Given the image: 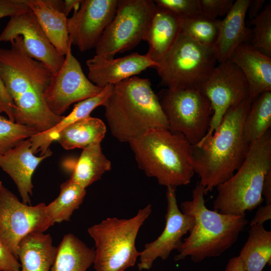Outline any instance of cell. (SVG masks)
Returning <instances> with one entry per match:
<instances>
[{"mask_svg":"<svg viewBox=\"0 0 271 271\" xmlns=\"http://www.w3.org/2000/svg\"><path fill=\"white\" fill-rule=\"evenodd\" d=\"M271 218V204L259 206L255 215L250 223V227L259 224H264Z\"/></svg>","mask_w":271,"mask_h":271,"instance_id":"74e56055","label":"cell"},{"mask_svg":"<svg viewBox=\"0 0 271 271\" xmlns=\"http://www.w3.org/2000/svg\"><path fill=\"white\" fill-rule=\"evenodd\" d=\"M157 6L185 18L201 13L198 0H155Z\"/></svg>","mask_w":271,"mask_h":271,"instance_id":"e575fe53","label":"cell"},{"mask_svg":"<svg viewBox=\"0 0 271 271\" xmlns=\"http://www.w3.org/2000/svg\"><path fill=\"white\" fill-rule=\"evenodd\" d=\"M118 0H81L67 19L69 39L81 52L95 48L116 13Z\"/></svg>","mask_w":271,"mask_h":271,"instance_id":"5bb4252c","label":"cell"},{"mask_svg":"<svg viewBox=\"0 0 271 271\" xmlns=\"http://www.w3.org/2000/svg\"><path fill=\"white\" fill-rule=\"evenodd\" d=\"M81 0H65L64 1L63 13L67 16L72 9L77 10L80 5Z\"/></svg>","mask_w":271,"mask_h":271,"instance_id":"b9f144b4","label":"cell"},{"mask_svg":"<svg viewBox=\"0 0 271 271\" xmlns=\"http://www.w3.org/2000/svg\"><path fill=\"white\" fill-rule=\"evenodd\" d=\"M95 250L72 233L64 236L50 271H86L93 263Z\"/></svg>","mask_w":271,"mask_h":271,"instance_id":"d4e9b609","label":"cell"},{"mask_svg":"<svg viewBox=\"0 0 271 271\" xmlns=\"http://www.w3.org/2000/svg\"><path fill=\"white\" fill-rule=\"evenodd\" d=\"M217 62L214 47L203 45L181 33L155 68L168 88H199Z\"/></svg>","mask_w":271,"mask_h":271,"instance_id":"ba28073f","label":"cell"},{"mask_svg":"<svg viewBox=\"0 0 271 271\" xmlns=\"http://www.w3.org/2000/svg\"><path fill=\"white\" fill-rule=\"evenodd\" d=\"M37 133L34 128L13 122L0 114V155Z\"/></svg>","mask_w":271,"mask_h":271,"instance_id":"d6a6232c","label":"cell"},{"mask_svg":"<svg viewBox=\"0 0 271 271\" xmlns=\"http://www.w3.org/2000/svg\"><path fill=\"white\" fill-rule=\"evenodd\" d=\"M229 60L239 67L245 77L251 102L261 94L271 91V57L249 43H244L236 48Z\"/></svg>","mask_w":271,"mask_h":271,"instance_id":"d6986e66","label":"cell"},{"mask_svg":"<svg viewBox=\"0 0 271 271\" xmlns=\"http://www.w3.org/2000/svg\"><path fill=\"white\" fill-rule=\"evenodd\" d=\"M238 256L245 271H262L267 264L270 265L271 231L266 230L263 224L251 226Z\"/></svg>","mask_w":271,"mask_h":271,"instance_id":"4316f807","label":"cell"},{"mask_svg":"<svg viewBox=\"0 0 271 271\" xmlns=\"http://www.w3.org/2000/svg\"><path fill=\"white\" fill-rule=\"evenodd\" d=\"M271 169V133L268 130L251 143L244 162L227 181L219 185L213 210L222 214L245 216L262 203L264 176Z\"/></svg>","mask_w":271,"mask_h":271,"instance_id":"8992f818","label":"cell"},{"mask_svg":"<svg viewBox=\"0 0 271 271\" xmlns=\"http://www.w3.org/2000/svg\"><path fill=\"white\" fill-rule=\"evenodd\" d=\"M221 21L201 13L182 18L181 33L203 45L214 47L218 37Z\"/></svg>","mask_w":271,"mask_h":271,"instance_id":"4dcf8cb0","label":"cell"},{"mask_svg":"<svg viewBox=\"0 0 271 271\" xmlns=\"http://www.w3.org/2000/svg\"><path fill=\"white\" fill-rule=\"evenodd\" d=\"M29 11H32L28 0H0V19ZM13 106V101L0 80V113L10 115Z\"/></svg>","mask_w":271,"mask_h":271,"instance_id":"836d02e7","label":"cell"},{"mask_svg":"<svg viewBox=\"0 0 271 271\" xmlns=\"http://www.w3.org/2000/svg\"><path fill=\"white\" fill-rule=\"evenodd\" d=\"M167 188L165 226L160 236L154 241L146 244L144 249L140 252V262L138 264L140 270L150 269L158 258L167 259L173 250H177L182 243L183 237L189 232L194 224L193 217L180 210L176 188Z\"/></svg>","mask_w":271,"mask_h":271,"instance_id":"2e32d148","label":"cell"},{"mask_svg":"<svg viewBox=\"0 0 271 271\" xmlns=\"http://www.w3.org/2000/svg\"><path fill=\"white\" fill-rule=\"evenodd\" d=\"M20 269L18 259L0 241V271H20Z\"/></svg>","mask_w":271,"mask_h":271,"instance_id":"8d00e7d4","label":"cell"},{"mask_svg":"<svg viewBox=\"0 0 271 271\" xmlns=\"http://www.w3.org/2000/svg\"><path fill=\"white\" fill-rule=\"evenodd\" d=\"M86 65L88 78L95 85L103 88L136 76L148 68H156L158 63L147 54L134 52L111 59L95 55L86 61Z\"/></svg>","mask_w":271,"mask_h":271,"instance_id":"e0dca14e","label":"cell"},{"mask_svg":"<svg viewBox=\"0 0 271 271\" xmlns=\"http://www.w3.org/2000/svg\"><path fill=\"white\" fill-rule=\"evenodd\" d=\"M82 149L70 179L86 189L110 170L111 166L102 152L100 143L91 144Z\"/></svg>","mask_w":271,"mask_h":271,"instance_id":"83f0119b","label":"cell"},{"mask_svg":"<svg viewBox=\"0 0 271 271\" xmlns=\"http://www.w3.org/2000/svg\"><path fill=\"white\" fill-rule=\"evenodd\" d=\"M86 193V189L70 179L62 183L59 195L46 207L52 222L69 221L73 212L82 203Z\"/></svg>","mask_w":271,"mask_h":271,"instance_id":"f546056e","label":"cell"},{"mask_svg":"<svg viewBox=\"0 0 271 271\" xmlns=\"http://www.w3.org/2000/svg\"><path fill=\"white\" fill-rule=\"evenodd\" d=\"M249 0H236L221 21L217 40L214 45L217 62L229 59L236 48L242 43H249L251 29L245 25V16Z\"/></svg>","mask_w":271,"mask_h":271,"instance_id":"ffe728a7","label":"cell"},{"mask_svg":"<svg viewBox=\"0 0 271 271\" xmlns=\"http://www.w3.org/2000/svg\"><path fill=\"white\" fill-rule=\"evenodd\" d=\"M156 8L152 0H118L115 15L95 48L96 55L111 59L144 40Z\"/></svg>","mask_w":271,"mask_h":271,"instance_id":"9c48e42d","label":"cell"},{"mask_svg":"<svg viewBox=\"0 0 271 271\" xmlns=\"http://www.w3.org/2000/svg\"><path fill=\"white\" fill-rule=\"evenodd\" d=\"M262 195L265 204H271V169L267 171L264 176Z\"/></svg>","mask_w":271,"mask_h":271,"instance_id":"ab89813d","label":"cell"},{"mask_svg":"<svg viewBox=\"0 0 271 271\" xmlns=\"http://www.w3.org/2000/svg\"><path fill=\"white\" fill-rule=\"evenodd\" d=\"M251 103L248 98L230 108L214 133L192 147L194 171L206 194L228 180L245 159L250 145L243 125Z\"/></svg>","mask_w":271,"mask_h":271,"instance_id":"7a4b0ae2","label":"cell"},{"mask_svg":"<svg viewBox=\"0 0 271 271\" xmlns=\"http://www.w3.org/2000/svg\"><path fill=\"white\" fill-rule=\"evenodd\" d=\"M104 106L111 132L120 142L128 143L153 128L169 129L149 79L134 76L113 85Z\"/></svg>","mask_w":271,"mask_h":271,"instance_id":"3957f363","label":"cell"},{"mask_svg":"<svg viewBox=\"0 0 271 271\" xmlns=\"http://www.w3.org/2000/svg\"><path fill=\"white\" fill-rule=\"evenodd\" d=\"M224 271H245L243 262L239 256L231 258L228 260Z\"/></svg>","mask_w":271,"mask_h":271,"instance_id":"60d3db41","label":"cell"},{"mask_svg":"<svg viewBox=\"0 0 271 271\" xmlns=\"http://www.w3.org/2000/svg\"><path fill=\"white\" fill-rule=\"evenodd\" d=\"M199 89L210 101L213 111L208 130L203 138L212 135L218 129L230 108L249 98L246 78L230 60L216 65Z\"/></svg>","mask_w":271,"mask_h":271,"instance_id":"7c38bea8","label":"cell"},{"mask_svg":"<svg viewBox=\"0 0 271 271\" xmlns=\"http://www.w3.org/2000/svg\"><path fill=\"white\" fill-rule=\"evenodd\" d=\"M200 13L212 19L225 16L234 3L233 0H198Z\"/></svg>","mask_w":271,"mask_h":271,"instance_id":"d590c367","label":"cell"},{"mask_svg":"<svg viewBox=\"0 0 271 271\" xmlns=\"http://www.w3.org/2000/svg\"><path fill=\"white\" fill-rule=\"evenodd\" d=\"M151 212L149 204L131 218H107L88 229L95 243V271H124L135 264L140 256L136 238Z\"/></svg>","mask_w":271,"mask_h":271,"instance_id":"52a82bcc","label":"cell"},{"mask_svg":"<svg viewBox=\"0 0 271 271\" xmlns=\"http://www.w3.org/2000/svg\"><path fill=\"white\" fill-rule=\"evenodd\" d=\"M265 3V0H249L246 14L250 20L256 18L262 10Z\"/></svg>","mask_w":271,"mask_h":271,"instance_id":"f35d334b","label":"cell"},{"mask_svg":"<svg viewBox=\"0 0 271 271\" xmlns=\"http://www.w3.org/2000/svg\"><path fill=\"white\" fill-rule=\"evenodd\" d=\"M21 36L24 48L33 59L42 63L56 74L65 59L50 42L32 11L26 12L10 17L0 34V43L11 42Z\"/></svg>","mask_w":271,"mask_h":271,"instance_id":"9a60e30c","label":"cell"},{"mask_svg":"<svg viewBox=\"0 0 271 271\" xmlns=\"http://www.w3.org/2000/svg\"><path fill=\"white\" fill-rule=\"evenodd\" d=\"M250 45L263 54L271 57V5L267 4L254 19L249 21Z\"/></svg>","mask_w":271,"mask_h":271,"instance_id":"1f68e13d","label":"cell"},{"mask_svg":"<svg viewBox=\"0 0 271 271\" xmlns=\"http://www.w3.org/2000/svg\"><path fill=\"white\" fill-rule=\"evenodd\" d=\"M106 129L100 119L90 115L75 121L61 130L56 140L66 150L86 147L101 143Z\"/></svg>","mask_w":271,"mask_h":271,"instance_id":"484cf974","label":"cell"},{"mask_svg":"<svg viewBox=\"0 0 271 271\" xmlns=\"http://www.w3.org/2000/svg\"><path fill=\"white\" fill-rule=\"evenodd\" d=\"M169 129L182 133L192 145L206 135L213 113L210 101L199 88H164L157 94Z\"/></svg>","mask_w":271,"mask_h":271,"instance_id":"30bf717a","label":"cell"},{"mask_svg":"<svg viewBox=\"0 0 271 271\" xmlns=\"http://www.w3.org/2000/svg\"><path fill=\"white\" fill-rule=\"evenodd\" d=\"M270 126L271 91H266L251 103L243 125L245 141L250 145L262 137Z\"/></svg>","mask_w":271,"mask_h":271,"instance_id":"f1b7e54d","label":"cell"},{"mask_svg":"<svg viewBox=\"0 0 271 271\" xmlns=\"http://www.w3.org/2000/svg\"><path fill=\"white\" fill-rule=\"evenodd\" d=\"M57 250L49 234L38 231L28 234L18 245L20 271H50Z\"/></svg>","mask_w":271,"mask_h":271,"instance_id":"7402d4cb","label":"cell"},{"mask_svg":"<svg viewBox=\"0 0 271 271\" xmlns=\"http://www.w3.org/2000/svg\"><path fill=\"white\" fill-rule=\"evenodd\" d=\"M52 154L49 149L44 155L35 156L31 150L29 138L0 155V167L15 182L24 204H31L30 196L32 195L33 173L41 161Z\"/></svg>","mask_w":271,"mask_h":271,"instance_id":"ac0fdd59","label":"cell"},{"mask_svg":"<svg viewBox=\"0 0 271 271\" xmlns=\"http://www.w3.org/2000/svg\"><path fill=\"white\" fill-rule=\"evenodd\" d=\"M128 143L139 168L160 185L176 188L190 183L192 145L182 133L153 128Z\"/></svg>","mask_w":271,"mask_h":271,"instance_id":"5b68a950","label":"cell"},{"mask_svg":"<svg viewBox=\"0 0 271 271\" xmlns=\"http://www.w3.org/2000/svg\"><path fill=\"white\" fill-rule=\"evenodd\" d=\"M113 85L105 86L97 95L82 100L76 103L72 111L54 127L29 138L31 143V150L36 154L40 152V156L45 154L51 143L56 140L59 133L67 125L90 115L97 107L104 106L112 91Z\"/></svg>","mask_w":271,"mask_h":271,"instance_id":"603a6c76","label":"cell"},{"mask_svg":"<svg viewBox=\"0 0 271 271\" xmlns=\"http://www.w3.org/2000/svg\"><path fill=\"white\" fill-rule=\"evenodd\" d=\"M11 44L10 49L0 47V80L13 101L14 121L38 132L45 131L57 119L44 96L52 73L28 55L21 36Z\"/></svg>","mask_w":271,"mask_h":271,"instance_id":"6da1fadb","label":"cell"},{"mask_svg":"<svg viewBox=\"0 0 271 271\" xmlns=\"http://www.w3.org/2000/svg\"><path fill=\"white\" fill-rule=\"evenodd\" d=\"M40 203L31 206L21 202L0 181V241L18 258L20 240L28 234L43 232L54 225Z\"/></svg>","mask_w":271,"mask_h":271,"instance_id":"8fae6325","label":"cell"},{"mask_svg":"<svg viewBox=\"0 0 271 271\" xmlns=\"http://www.w3.org/2000/svg\"><path fill=\"white\" fill-rule=\"evenodd\" d=\"M205 191L199 182L192 190V199L183 202L181 211L194 218L189 235L177 249L174 260L190 257L195 262L217 257L237 241L248 221L243 216L219 213L209 209L205 203Z\"/></svg>","mask_w":271,"mask_h":271,"instance_id":"277c9868","label":"cell"},{"mask_svg":"<svg viewBox=\"0 0 271 271\" xmlns=\"http://www.w3.org/2000/svg\"><path fill=\"white\" fill-rule=\"evenodd\" d=\"M182 18L169 10L157 6L144 40L149 44L146 54L158 63L170 51L181 33Z\"/></svg>","mask_w":271,"mask_h":271,"instance_id":"44dd1931","label":"cell"},{"mask_svg":"<svg viewBox=\"0 0 271 271\" xmlns=\"http://www.w3.org/2000/svg\"><path fill=\"white\" fill-rule=\"evenodd\" d=\"M69 40L64 61L46 87L44 96L50 110L55 114H62L75 102L98 94L103 89L85 76L81 65L73 56Z\"/></svg>","mask_w":271,"mask_h":271,"instance_id":"4fadbf2b","label":"cell"},{"mask_svg":"<svg viewBox=\"0 0 271 271\" xmlns=\"http://www.w3.org/2000/svg\"><path fill=\"white\" fill-rule=\"evenodd\" d=\"M28 5L50 42L61 55L65 56L69 42L67 16L45 0H28Z\"/></svg>","mask_w":271,"mask_h":271,"instance_id":"cb8c5ba5","label":"cell"}]
</instances>
